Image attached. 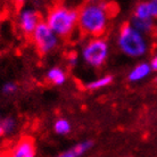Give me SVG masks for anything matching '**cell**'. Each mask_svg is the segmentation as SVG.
<instances>
[{
	"mask_svg": "<svg viewBox=\"0 0 157 157\" xmlns=\"http://www.w3.org/2000/svg\"><path fill=\"white\" fill-rule=\"evenodd\" d=\"M109 14L108 5L88 4L80 9L78 23L83 33L100 36L106 30Z\"/></svg>",
	"mask_w": 157,
	"mask_h": 157,
	"instance_id": "1",
	"label": "cell"
},
{
	"mask_svg": "<svg viewBox=\"0 0 157 157\" xmlns=\"http://www.w3.org/2000/svg\"><path fill=\"white\" fill-rule=\"evenodd\" d=\"M78 21V12L65 6H54L48 14L47 24L56 36H68Z\"/></svg>",
	"mask_w": 157,
	"mask_h": 157,
	"instance_id": "2",
	"label": "cell"
},
{
	"mask_svg": "<svg viewBox=\"0 0 157 157\" xmlns=\"http://www.w3.org/2000/svg\"><path fill=\"white\" fill-rule=\"evenodd\" d=\"M118 46L124 54L132 57L142 56L147 50V42L145 38L129 23H125L121 28L118 36Z\"/></svg>",
	"mask_w": 157,
	"mask_h": 157,
	"instance_id": "3",
	"label": "cell"
},
{
	"mask_svg": "<svg viewBox=\"0 0 157 157\" xmlns=\"http://www.w3.org/2000/svg\"><path fill=\"white\" fill-rule=\"evenodd\" d=\"M108 55V46L105 40L94 39L83 49V58L91 66L98 67L105 63Z\"/></svg>",
	"mask_w": 157,
	"mask_h": 157,
	"instance_id": "4",
	"label": "cell"
},
{
	"mask_svg": "<svg viewBox=\"0 0 157 157\" xmlns=\"http://www.w3.org/2000/svg\"><path fill=\"white\" fill-rule=\"evenodd\" d=\"M34 43H36L38 50L41 54H47L51 49H54L57 44V36L51 31L47 23L41 22L36 26L34 33L32 34Z\"/></svg>",
	"mask_w": 157,
	"mask_h": 157,
	"instance_id": "5",
	"label": "cell"
},
{
	"mask_svg": "<svg viewBox=\"0 0 157 157\" xmlns=\"http://www.w3.org/2000/svg\"><path fill=\"white\" fill-rule=\"evenodd\" d=\"M42 21L40 18L39 14L32 9H25L20 15V28L24 34L32 36L36 31V26Z\"/></svg>",
	"mask_w": 157,
	"mask_h": 157,
	"instance_id": "6",
	"label": "cell"
},
{
	"mask_svg": "<svg viewBox=\"0 0 157 157\" xmlns=\"http://www.w3.org/2000/svg\"><path fill=\"white\" fill-rule=\"evenodd\" d=\"M8 157H36L34 140L30 137H23L8 154Z\"/></svg>",
	"mask_w": 157,
	"mask_h": 157,
	"instance_id": "7",
	"label": "cell"
},
{
	"mask_svg": "<svg viewBox=\"0 0 157 157\" xmlns=\"http://www.w3.org/2000/svg\"><path fill=\"white\" fill-rule=\"evenodd\" d=\"M91 146H92V142L91 141L81 142V144H78L76 146H74V147L71 148L70 150H67L65 153L58 155L57 157H78V156H81L82 154L86 153Z\"/></svg>",
	"mask_w": 157,
	"mask_h": 157,
	"instance_id": "8",
	"label": "cell"
},
{
	"mask_svg": "<svg viewBox=\"0 0 157 157\" xmlns=\"http://www.w3.org/2000/svg\"><path fill=\"white\" fill-rule=\"evenodd\" d=\"M150 68L151 67L148 65V64H140L133 68V71L129 74V80L130 81H139L144 78L145 76L149 74Z\"/></svg>",
	"mask_w": 157,
	"mask_h": 157,
	"instance_id": "9",
	"label": "cell"
},
{
	"mask_svg": "<svg viewBox=\"0 0 157 157\" xmlns=\"http://www.w3.org/2000/svg\"><path fill=\"white\" fill-rule=\"evenodd\" d=\"M132 26L139 33H148V32H151L154 30V24L151 20H140L137 17H133Z\"/></svg>",
	"mask_w": 157,
	"mask_h": 157,
	"instance_id": "10",
	"label": "cell"
},
{
	"mask_svg": "<svg viewBox=\"0 0 157 157\" xmlns=\"http://www.w3.org/2000/svg\"><path fill=\"white\" fill-rule=\"evenodd\" d=\"M134 17L140 18V20H151L148 2H141V4L138 5L136 8V12H134Z\"/></svg>",
	"mask_w": 157,
	"mask_h": 157,
	"instance_id": "11",
	"label": "cell"
},
{
	"mask_svg": "<svg viewBox=\"0 0 157 157\" xmlns=\"http://www.w3.org/2000/svg\"><path fill=\"white\" fill-rule=\"evenodd\" d=\"M48 78L50 80L52 83H55V84H63L65 82V74H64V72L60 70V68H51L50 71L48 72Z\"/></svg>",
	"mask_w": 157,
	"mask_h": 157,
	"instance_id": "12",
	"label": "cell"
},
{
	"mask_svg": "<svg viewBox=\"0 0 157 157\" xmlns=\"http://www.w3.org/2000/svg\"><path fill=\"white\" fill-rule=\"evenodd\" d=\"M113 81V78L110 75H107V76H102V78L96 80L94 82H91L88 84V88L91 89V90H96V89H100V88H104V86L110 84Z\"/></svg>",
	"mask_w": 157,
	"mask_h": 157,
	"instance_id": "13",
	"label": "cell"
},
{
	"mask_svg": "<svg viewBox=\"0 0 157 157\" xmlns=\"http://www.w3.org/2000/svg\"><path fill=\"white\" fill-rule=\"evenodd\" d=\"M55 131L57 133L59 134H66L70 132V130H71V126H70V123L66 121V120H63V118H60L58 121H56L55 123Z\"/></svg>",
	"mask_w": 157,
	"mask_h": 157,
	"instance_id": "14",
	"label": "cell"
},
{
	"mask_svg": "<svg viewBox=\"0 0 157 157\" xmlns=\"http://www.w3.org/2000/svg\"><path fill=\"white\" fill-rule=\"evenodd\" d=\"M15 126V122L13 118H6L4 122L1 123V128H2V132H10Z\"/></svg>",
	"mask_w": 157,
	"mask_h": 157,
	"instance_id": "15",
	"label": "cell"
},
{
	"mask_svg": "<svg viewBox=\"0 0 157 157\" xmlns=\"http://www.w3.org/2000/svg\"><path fill=\"white\" fill-rule=\"evenodd\" d=\"M150 9V15L151 17H157V0H153L148 2Z\"/></svg>",
	"mask_w": 157,
	"mask_h": 157,
	"instance_id": "16",
	"label": "cell"
},
{
	"mask_svg": "<svg viewBox=\"0 0 157 157\" xmlns=\"http://www.w3.org/2000/svg\"><path fill=\"white\" fill-rule=\"evenodd\" d=\"M4 92L6 94H9V92H13V91L16 90V86L15 84H13V83H7V84H5L4 86Z\"/></svg>",
	"mask_w": 157,
	"mask_h": 157,
	"instance_id": "17",
	"label": "cell"
},
{
	"mask_svg": "<svg viewBox=\"0 0 157 157\" xmlns=\"http://www.w3.org/2000/svg\"><path fill=\"white\" fill-rule=\"evenodd\" d=\"M150 67H151L153 70H157V56L151 60V65H150Z\"/></svg>",
	"mask_w": 157,
	"mask_h": 157,
	"instance_id": "18",
	"label": "cell"
},
{
	"mask_svg": "<svg viewBox=\"0 0 157 157\" xmlns=\"http://www.w3.org/2000/svg\"><path fill=\"white\" fill-rule=\"evenodd\" d=\"M2 133V128H1V124H0V134Z\"/></svg>",
	"mask_w": 157,
	"mask_h": 157,
	"instance_id": "19",
	"label": "cell"
},
{
	"mask_svg": "<svg viewBox=\"0 0 157 157\" xmlns=\"http://www.w3.org/2000/svg\"><path fill=\"white\" fill-rule=\"evenodd\" d=\"M0 22H1V14H0Z\"/></svg>",
	"mask_w": 157,
	"mask_h": 157,
	"instance_id": "20",
	"label": "cell"
},
{
	"mask_svg": "<svg viewBox=\"0 0 157 157\" xmlns=\"http://www.w3.org/2000/svg\"><path fill=\"white\" fill-rule=\"evenodd\" d=\"M155 32H156V33H157V28H156V29H155Z\"/></svg>",
	"mask_w": 157,
	"mask_h": 157,
	"instance_id": "21",
	"label": "cell"
}]
</instances>
